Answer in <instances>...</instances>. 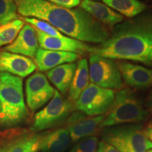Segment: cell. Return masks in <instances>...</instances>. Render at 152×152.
I'll list each match as a JSON object with an SVG mask.
<instances>
[{"label":"cell","mask_w":152,"mask_h":152,"mask_svg":"<svg viewBox=\"0 0 152 152\" xmlns=\"http://www.w3.org/2000/svg\"><path fill=\"white\" fill-rule=\"evenodd\" d=\"M39 49V42L35 28L30 24H25L15 40L6 47L4 50L29 58H35Z\"/></svg>","instance_id":"5bb4252c"},{"label":"cell","mask_w":152,"mask_h":152,"mask_svg":"<svg viewBox=\"0 0 152 152\" xmlns=\"http://www.w3.org/2000/svg\"><path fill=\"white\" fill-rule=\"evenodd\" d=\"M94 1H99V0H94Z\"/></svg>","instance_id":"1f68e13d"},{"label":"cell","mask_w":152,"mask_h":152,"mask_svg":"<svg viewBox=\"0 0 152 152\" xmlns=\"http://www.w3.org/2000/svg\"><path fill=\"white\" fill-rule=\"evenodd\" d=\"M58 7L67 9H73L80 5V0H47Z\"/></svg>","instance_id":"484cf974"},{"label":"cell","mask_w":152,"mask_h":152,"mask_svg":"<svg viewBox=\"0 0 152 152\" xmlns=\"http://www.w3.org/2000/svg\"><path fill=\"white\" fill-rule=\"evenodd\" d=\"M89 64L86 58H80L77 63L75 74L68 90V99L75 103L80 95L90 84Z\"/></svg>","instance_id":"d6986e66"},{"label":"cell","mask_w":152,"mask_h":152,"mask_svg":"<svg viewBox=\"0 0 152 152\" xmlns=\"http://www.w3.org/2000/svg\"><path fill=\"white\" fill-rule=\"evenodd\" d=\"M89 72L90 80L93 84L113 90L123 87L121 72L114 59L90 54Z\"/></svg>","instance_id":"ba28073f"},{"label":"cell","mask_w":152,"mask_h":152,"mask_svg":"<svg viewBox=\"0 0 152 152\" xmlns=\"http://www.w3.org/2000/svg\"><path fill=\"white\" fill-rule=\"evenodd\" d=\"M0 124L12 127L21 123L28 115L22 78L0 72Z\"/></svg>","instance_id":"3957f363"},{"label":"cell","mask_w":152,"mask_h":152,"mask_svg":"<svg viewBox=\"0 0 152 152\" xmlns=\"http://www.w3.org/2000/svg\"><path fill=\"white\" fill-rule=\"evenodd\" d=\"M80 58L75 53L39 49L35 56V63L39 71H48L62 64L75 63Z\"/></svg>","instance_id":"9a60e30c"},{"label":"cell","mask_w":152,"mask_h":152,"mask_svg":"<svg viewBox=\"0 0 152 152\" xmlns=\"http://www.w3.org/2000/svg\"><path fill=\"white\" fill-rule=\"evenodd\" d=\"M15 1L18 14L49 23L69 37L85 43L101 44L110 36L108 28L81 8H64L47 0Z\"/></svg>","instance_id":"6da1fadb"},{"label":"cell","mask_w":152,"mask_h":152,"mask_svg":"<svg viewBox=\"0 0 152 152\" xmlns=\"http://www.w3.org/2000/svg\"><path fill=\"white\" fill-rule=\"evenodd\" d=\"M121 77L129 87L136 89L152 87V68L133 64L128 61H118Z\"/></svg>","instance_id":"7c38bea8"},{"label":"cell","mask_w":152,"mask_h":152,"mask_svg":"<svg viewBox=\"0 0 152 152\" xmlns=\"http://www.w3.org/2000/svg\"><path fill=\"white\" fill-rule=\"evenodd\" d=\"M96 152H121L118 151L111 144L104 141V140H102L98 143V147Z\"/></svg>","instance_id":"4316f807"},{"label":"cell","mask_w":152,"mask_h":152,"mask_svg":"<svg viewBox=\"0 0 152 152\" xmlns=\"http://www.w3.org/2000/svg\"><path fill=\"white\" fill-rule=\"evenodd\" d=\"M75 110V103L55 90L49 103L35 114L31 131L39 132L56 127L66 121Z\"/></svg>","instance_id":"8992f818"},{"label":"cell","mask_w":152,"mask_h":152,"mask_svg":"<svg viewBox=\"0 0 152 152\" xmlns=\"http://www.w3.org/2000/svg\"><path fill=\"white\" fill-rule=\"evenodd\" d=\"M37 69L35 63L29 57L0 51V72L19 77H26Z\"/></svg>","instance_id":"4fadbf2b"},{"label":"cell","mask_w":152,"mask_h":152,"mask_svg":"<svg viewBox=\"0 0 152 152\" xmlns=\"http://www.w3.org/2000/svg\"><path fill=\"white\" fill-rule=\"evenodd\" d=\"M102 140L121 152H146L152 142L144 132L141 124L121 125L104 128Z\"/></svg>","instance_id":"5b68a950"},{"label":"cell","mask_w":152,"mask_h":152,"mask_svg":"<svg viewBox=\"0 0 152 152\" xmlns=\"http://www.w3.org/2000/svg\"><path fill=\"white\" fill-rule=\"evenodd\" d=\"M23 20H25L30 25H31L35 29L39 31L42 32V33L47 34L49 36H53V37H61L64 35L61 33H60L56 28H55L54 26L49 24V23L44 20H39L35 18H29V17H23L22 18Z\"/></svg>","instance_id":"cb8c5ba5"},{"label":"cell","mask_w":152,"mask_h":152,"mask_svg":"<svg viewBox=\"0 0 152 152\" xmlns=\"http://www.w3.org/2000/svg\"><path fill=\"white\" fill-rule=\"evenodd\" d=\"M54 88L46 77L40 72H36L28 77L26 83L27 105L31 111H35L52 99Z\"/></svg>","instance_id":"9c48e42d"},{"label":"cell","mask_w":152,"mask_h":152,"mask_svg":"<svg viewBox=\"0 0 152 152\" xmlns=\"http://www.w3.org/2000/svg\"><path fill=\"white\" fill-rule=\"evenodd\" d=\"M42 134L26 132L11 141L9 152H37L40 147Z\"/></svg>","instance_id":"44dd1931"},{"label":"cell","mask_w":152,"mask_h":152,"mask_svg":"<svg viewBox=\"0 0 152 152\" xmlns=\"http://www.w3.org/2000/svg\"><path fill=\"white\" fill-rule=\"evenodd\" d=\"M80 7L83 10L105 26L106 28H113L124 20V17L104 4L94 0H83Z\"/></svg>","instance_id":"2e32d148"},{"label":"cell","mask_w":152,"mask_h":152,"mask_svg":"<svg viewBox=\"0 0 152 152\" xmlns=\"http://www.w3.org/2000/svg\"><path fill=\"white\" fill-rule=\"evenodd\" d=\"M76 67L77 64L75 63L62 64L47 71V77L58 92L66 94L69 90Z\"/></svg>","instance_id":"ac0fdd59"},{"label":"cell","mask_w":152,"mask_h":152,"mask_svg":"<svg viewBox=\"0 0 152 152\" xmlns=\"http://www.w3.org/2000/svg\"><path fill=\"white\" fill-rule=\"evenodd\" d=\"M144 132L147 138L152 142V119L144 128Z\"/></svg>","instance_id":"83f0119b"},{"label":"cell","mask_w":152,"mask_h":152,"mask_svg":"<svg viewBox=\"0 0 152 152\" xmlns=\"http://www.w3.org/2000/svg\"><path fill=\"white\" fill-rule=\"evenodd\" d=\"M147 107L149 113L152 114V90L150 92L147 99Z\"/></svg>","instance_id":"f1b7e54d"},{"label":"cell","mask_w":152,"mask_h":152,"mask_svg":"<svg viewBox=\"0 0 152 152\" xmlns=\"http://www.w3.org/2000/svg\"><path fill=\"white\" fill-rule=\"evenodd\" d=\"M99 139L96 136H91L79 140L68 152H96Z\"/></svg>","instance_id":"d4e9b609"},{"label":"cell","mask_w":152,"mask_h":152,"mask_svg":"<svg viewBox=\"0 0 152 152\" xmlns=\"http://www.w3.org/2000/svg\"><path fill=\"white\" fill-rule=\"evenodd\" d=\"M104 115L88 116L79 111H74L66 121V128L69 132L73 143L88 137L94 136L99 132Z\"/></svg>","instance_id":"30bf717a"},{"label":"cell","mask_w":152,"mask_h":152,"mask_svg":"<svg viewBox=\"0 0 152 152\" xmlns=\"http://www.w3.org/2000/svg\"><path fill=\"white\" fill-rule=\"evenodd\" d=\"M0 113H1V106H0Z\"/></svg>","instance_id":"d6a6232c"},{"label":"cell","mask_w":152,"mask_h":152,"mask_svg":"<svg viewBox=\"0 0 152 152\" xmlns=\"http://www.w3.org/2000/svg\"><path fill=\"white\" fill-rule=\"evenodd\" d=\"M146 152H152V149H149V150H148V151H147Z\"/></svg>","instance_id":"4dcf8cb0"},{"label":"cell","mask_w":152,"mask_h":152,"mask_svg":"<svg viewBox=\"0 0 152 152\" xmlns=\"http://www.w3.org/2000/svg\"><path fill=\"white\" fill-rule=\"evenodd\" d=\"M104 4L127 18H132L147 10V5L140 0H102Z\"/></svg>","instance_id":"ffe728a7"},{"label":"cell","mask_w":152,"mask_h":152,"mask_svg":"<svg viewBox=\"0 0 152 152\" xmlns=\"http://www.w3.org/2000/svg\"><path fill=\"white\" fill-rule=\"evenodd\" d=\"M71 142L67 129L58 128L42 134L39 150L42 152H65Z\"/></svg>","instance_id":"e0dca14e"},{"label":"cell","mask_w":152,"mask_h":152,"mask_svg":"<svg viewBox=\"0 0 152 152\" xmlns=\"http://www.w3.org/2000/svg\"><path fill=\"white\" fill-rule=\"evenodd\" d=\"M18 19L15 0H0V25H4Z\"/></svg>","instance_id":"603a6c76"},{"label":"cell","mask_w":152,"mask_h":152,"mask_svg":"<svg viewBox=\"0 0 152 152\" xmlns=\"http://www.w3.org/2000/svg\"><path fill=\"white\" fill-rule=\"evenodd\" d=\"M38 42L41 49L60 52H73L78 55L90 54L93 47L73 38L63 35L53 37L35 29Z\"/></svg>","instance_id":"8fae6325"},{"label":"cell","mask_w":152,"mask_h":152,"mask_svg":"<svg viewBox=\"0 0 152 152\" xmlns=\"http://www.w3.org/2000/svg\"><path fill=\"white\" fill-rule=\"evenodd\" d=\"M24 26V22L20 19L0 26V47L10 45L15 40L20 30Z\"/></svg>","instance_id":"7402d4cb"},{"label":"cell","mask_w":152,"mask_h":152,"mask_svg":"<svg viewBox=\"0 0 152 152\" xmlns=\"http://www.w3.org/2000/svg\"><path fill=\"white\" fill-rule=\"evenodd\" d=\"M115 92L90 83L75 102V110L88 116L104 115L113 103Z\"/></svg>","instance_id":"52a82bcc"},{"label":"cell","mask_w":152,"mask_h":152,"mask_svg":"<svg viewBox=\"0 0 152 152\" xmlns=\"http://www.w3.org/2000/svg\"><path fill=\"white\" fill-rule=\"evenodd\" d=\"M90 54L137 62L152 68V9L111 29L110 36Z\"/></svg>","instance_id":"7a4b0ae2"},{"label":"cell","mask_w":152,"mask_h":152,"mask_svg":"<svg viewBox=\"0 0 152 152\" xmlns=\"http://www.w3.org/2000/svg\"><path fill=\"white\" fill-rule=\"evenodd\" d=\"M11 146V141L6 143L4 145L0 147V152H9Z\"/></svg>","instance_id":"f546056e"},{"label":"cell","mask_w":152,"mask_h":152,"mask_svg":"<svg viewBox=\"0 0 152 152\" xmlns=\"http://www.w3.org/2000/svg\"><path fill=\"white\" fill-rule=\"evenodd\" d=\"M149 113L134 91L122 89L115 93L111 107L104 114L100 129L128 123L139 124L148 118Z\"/></svg>","instance_id":"277c9868"}]
</instances>
